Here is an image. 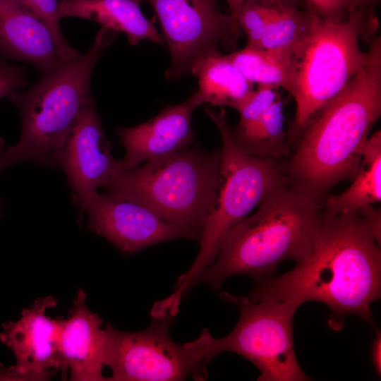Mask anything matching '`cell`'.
I'll use <instances>...</instances> for the list:
<instances>
[{
    "mask_svg": "<svg viewBox=\"0 0 381 381\" xmlns=\"http://www.w3.org/2000/svg\"><path fill=\"white\" fill-rule=\"evenodd\" d=\"M249 296L297 308L322 302L330 309L328 324L335 331L349 315L374 325L370 306L381 296L380 246L357 211L320 214L308 255L290 271L257 281Z\"/></svg>",
    "mask_w": 381,
    "mask_h": 381,
    "instance_id": "6da1fadb",
    "label": "cell"
},
{
    "mask_svg": "<svg viewBox=\"0 0 381 381\" xmlns=\"http://www.w3.org/2000/svg\"><path fill=\"white\" fill-rule=\"evenodd\" d=\"M381 115V38L344 89L309 122L292 157L296 190L315 197L357 174L369 133Z\"/></svg>",
    "mask_w": 381,
    "mask_h": 381,
    "instance_id": "7a4b0ae2",
    "label": "cell"
},
{
    "mask_svg": "<svg viewBox=\"0 0 381 381\" xmlns=\"http://www.w3.org/2000/svg\"><path fill=\"white\" fill-rule=\"evenodd\" d=\"M288 183L274 188L253 214L231 229L193 288L206 284L219 290L227 278L241 274L257 282L271 277L283 261L298 262L308 255L321 206L317 197L289 189Z\"/></svg>",
    "mask_w": 381,
    "mask_h": 381,
    "instance_id": "3957f363",
    "label": "cell"
},
{
    "mask_svg": "<svg viewBox=\"0 0 381 381\" xmlns=\"http://www.w3.org/2000/svg\"><path fill=\"white\" fill-rule=\"evenodd\" d=\"M117 32L102 27L90 48L73 60L44 72L32 85L7 98L18 109L19 140L6 148L10 166L34 162L55 167L54 157L66 140L80 111L92 97L91 76Z\"/></svg>",
    "mask_w": 381,
    "mask_h": 381,
    "instance_id": "277c9868",
    "label": "cell"
},
{
    "mask_svg": "<svg viewBox=\"0 0 381 381\" xmlns=\"http://www.w3.org/2000/svg\"><path fill=\"white\" fill-rule=\"evenodd\" d=\"M221 152L190 145L120 171L106 195L140 203L199 241L215 198Z\"/></svg>",
    "mask_w": 381,
    "mask_h": 381,
    "instance_id": "5b68a950",
    "label": "cell"
},
{
    "mask_svg": "<svg viewBox=\"0 0 381 381\" xmlns=\"http://www.w3.org/2000/svg\"><path fill=\"white\" fill-rule=\"evenodd\" d=\"M205 111L222 137L219 181L199 240L198 255L188 271L179 277L174 293L165 298L167 304L176 308L193 288L195 280L213 262L231 229L274 188L289 181L277 160L253 156L236 143L223 109L217 111L206 107Z\"/></svg>",
    "mask_w": 381,
    "mask_h": 381,
    "instance_id": "8992f818",
    "label": "cell"
},
{
    "mask_svg": "<svg viewBox=\"0 0 381 381\" xmlns=\"http://www.w3.org/2000/svg\"><path fill=\"white\" fill-rule=\"evenodd\" d=\"M309 32L291 57L288 92L296 102L291 135L301 132L318 111L358 73L366 57L359 37L366 14L358 8L346 18L326 19L308 8Z\"/></svg>",
    "mask_w": 381,
    "mask_h": 381,
    "instance_id": "52a82bcc",
    "label": "cell"
},
{
    "mask_svg": "<svg viewBox=\"0 0 381 381\" xmlns=\"http://www.w3.org/2000/svg\"><path fill=\"white\" fill-rule=\"evenodd\" d=\"M152 318L150 326L138 332L119 330L107 323L104 365L111 370L109 380H207L208 365L215 357L209 329H204L196 339L181 344L169 334L174 316Z\"/></svg>",
    "mask_w": 381,
    "mask_h": 381,
    "instance_id": "ba28073f",
    "label": "cell"
},
{
    "mask_svg": "<svg viewBox=\"0 0 381 381\" xmlns=\"http://www.w3.org/2000/svg\"><path fill=\"white\" fill-rule=\"evenodd\" d=\"M220 297L236 305L240 317L229 334L212 338L216 356L225 351L241 355L260 370V381L310 380L298 363L294 349L293 321L297 307L249 295L221 292Z\"/></svg>",
    "mask_w": 381,
    "mask_h": 381,
    "instance_id": "9c48e42d",
    "label": "cell"
},
{
    "mask_svg": "<svg viewBox=\"0 0 381 381\" xmlns=\"http://www.w3.org/2000/svg\"><path fill=\"white\" fill-rule=\"evenodd\" d=\"M147 2L159 22L170 54L165 76L175 80L191 73L194 65L221 47H235L240 28L218 0H138Z\"/></svg>",
    "mask_w": 381,
    "mask_h": 381,
    "instance_id": "30bf717a",
    "label": "cell"
},
{
    "mask_svg": "<svg viewBox=\"0 0 381 381\" xmlns=\"http://www.w3.org/2000/svg\"><path fill=\"white\" fill-rule=\"evenodd\" d=\"M54 162L55 167L64 171L82 212L97 188H105L121 171L119 160L112 155L93 98L80 111Z\"/></svg>",
    "mask_w": 381,
    "mask_h": 381,
    "instance_id": "8fae6325",
    "label": "cell"
},
{
    "mask_svg": "<svg viewBox=\"0 0 381 381\" xmlns=\"http://www.w3.org/2000/svg\"><path fill=\"white\" fill-rule=\"evenodd\" d=\"M53 296L39 298L23 310L17 321L2 325L0 340L14 353L16 364L0 366V380H47L57 371V344L63 319H51Z\"/></svg>",
    "mask_w": 381,
    "mask_h": 381,
    "instance_id": "7c38bea8",
    "label": "cell"
},
{
    "mask_svg": "<svg viewBox=\"0 0 381 381\" xmlns=\"http://www.w3.org/2000/svg\"><path fill=\"white\" fill-rule=\"evenodd\" d=\"M87 229L126 254L173 239L189 238L182 229L164 220L145 205L98 192L87 203Z\"/></svg>",
    "mask_w": 381,
    "mask_h": 381,
    "instance_id": "4fadbf2b",
    "label": "cell"
},
{
    "mask_svg": "<svg viewBox=\"0 0 381 381\" xmlns=\"http://www.w3.org/2000/svg\"><path fill=\"white\" fill-rule=\"evenodd\" d=\"M198 91L177 104H167L159 114L132 127H120L116 133L124 147L119 160L121 171L162 157L193 144L194 110L204 104Z\"/></svg>",
    "mask_w": 381,
    "mask_h": 381,
    "instance_id": "5bb4252c",
    "label": "cell"
},
{
    "mask_svg": "<svg viewBox=\"0 0 381 381\" xmlns=\"http://www.w3.org/2000/svg\"><path fill=\"white\" fill-rule=\"evenodd\" d=\"M86 294L79 289L73 308L63 320L57 344L56 368L71 380H109L102 374L105 349L103 320L85 304Z\"/></svg>",
    "mask_w": 381,
    "mask_h": 381,
    "instance_id": "9a60e30c",
    "label": "cell"
},
{
    "mask_svg": "<svg viewBox=\"0 0 381 381\" xmlns=\"http://www.w3.org/2000/svg\"><path fill=\"white\" fill-rule=\"evenodd\" d=\"M0 60L46 72L62 63L47 27L13 0H0Z\"/></svg>",
    "mask_w": 381,
    "mask_h": 381,
    "instance_id": "2e32d148",
    "label": "cell"
},
{
    "mask_svg": "<svg viewBox=\"0 0 381 381\" xmlns=\"http://www.w3.org/2000/svg\"><path fill=\"white\" fill-rule=\"evenodd\" d=\"M140 4L138 0H59L58 15L61 20L80 18L123 32L131 45L144 40L164 45L163 36L144 16Z\"/></svg>",
    "mask_w": 381,
    "mask_h": 381,
    "instance_id": "e0dca14e",
    "label": "cell"
},
{
    "mask_svg": "<svg viewBox=\"0 0 381 381\" xmlns=\"http://www.w3.org/2000/svg\"><path fill=\"white\" fill-rule=\"evenodd\" d=\"M198 92L205 104L229 107L238 111L255 91L248 80L220 52L210 54L193 66Z\"/></svg>",
    "mask_w": 381,
    "mask_h": 381,
    "instance_id": "ac0fdd59",
    "label": "cell"
},
{
    "mask_svg": "<svg viewBox=\"0 0 381 381\" xmlns=\"http://www.w3.org/2000/svg\"><path fill=\"white\" fill-rule=\"evenodd\" d=\"M381 200V132L368 137L362 151L359 170L351 186L342 193L326 200L327 213L356 212Z\"/></svg>",
    "mask_w": 381,
    "mask_h": 381,
    "instance_id": "d6986e66",
    "label": "cell"
},
{
    "mask_svg": "<svg viewBox=\"0 0 381 381\" xmlns=\"http://www.w3.org/2000/svg\"><path fill=\"white\" fill-rule=\"evenodd\" d=\"M309 10L283 3L274 4L260 48L290 60L292 54L306 37L310 26Z\"/></svg>",
    "mask_w": 381,
    "mask_h": 381,
    "instance_id": "ffe728a7",
    "label": "cell"
},
{
    "mask_svg": "<svg viewBox=\"0 0 381 381\" xmlns=\"http://www.w3.org/2000/svg\"><path fill=\"white\" fill-rule=\"evenodd\" d=\"M286 136L284 131V104L280 97L250 129L233 135L236 143L248 153L274 160L289 155Z\"/></svg>",
    "mask_w": 381,
    "mask_h": 381,
    "instance_id": "44dd1931",
    "label": "cell"
},
{
    "mask_svg": "<svg viewBox=\"0 0 381 381\" xmlns=\"http://www.w3.org/2000/svg\"><path fill=\"white\" fill-rule=\"evenodd\" d=\"M238 71L253 84L282 87L289 91L291 61L270 51L249 47L225 54Z\"/></svg>",
    "mask_w": 381,
    "mask_h": 381,
    "instance_id": "7402d4cb",
    "label": "cell"
},
{
    "mask_svg": "<svg viewBox=\"0 0 381 381\" xmlns=\"http://www.w3.org/2000/svg\"><path fill=\"white\" fill-rule=\"evenodd\" d=\"M277 2L282 1L248 0L231 12L240 29L246 35L248 46L260 48L267 24Z\"/></svg>",
    "mask_w": 381,
    "mask_h": 381,
    "instance_id": "603a6c76",
    "label": "cell"
},
{
    "mask_svg": "<svg viewBox=\"0 0 381 381\" xmlns=\"http://www.w3.org/2000/svg\"><path fill=\"white\" fill-rule=\"evenodd\" d=\"M42 21L52 34L60 56L64 61L78 58L80 53L72 47L63 35L58 15L59 0H13Z\"/></svg>",
    "mask_w": 381,
    "mask_h": 381,
    "instance_id": "cb8c5ba5",
    "label": "cell"
},
{
    "mask_svg": "<svg viewBox=\"0 0 381 381\" xmlns=\"http://www.w3.org/2000/svg\"><path fill=\"white\" fill-rule=\"evenodd\" d=\"M277 88L258 86L248 100L238 111L240 120L233 135L242 133L253 126L268 108L279 97Z\"/></svg>",
    "mask_w": 381,
    "mask_h": 381,
    "instance_id": "d4e9b609",
    "label": "cell"
},
{
    "mask_svg": "<svg viewBox=\"0 0 381 381\" xmlns=\"http://www.w3.org/2000/svg\"><path fill=\"white\" fill-rule=\"evenodd\" d=\"M25 70V66H14L8 61L0 60V99L28 87Z\"/></svg>",
    "mask_w": 381,
    "mask_h": 381,
    "instance_id": "484cf974",
    "label": "cell"
},
{
    "mask_svg": "<svg viewBox=\"0 0 381 381\" xmlns=\"http://www.w3.org/2000/svg\"><path fill=\"white\" fill-rule=\"evenodd\" d=\"M308 8L326 19L341 20L346 12L354 10L352 0H306Z\"/></svg>",
    "mask_w": 381,
    "mask_h": 381,
    "instance_id": "4316f807",
    "label": "cell"
},
{
    "mask_svg": "<svg viewBox=\"0 0 381 381\" xmlns=\"http://www.w3.org/2000/svg\"><path fill=\"white\" fill-rule=\"evenodd\" d=\"M358 213L364 217L369 224L375 238L380 246L381 241V212L380 209H377L372 205L363 207L358 210Z\"/></svg>",
    "mask_w": 381,
    "mask_h": 381,
    "instance_id": "83f0119b",
    "label": "cell"
},
{
    "mask_svg": "<svg viewBox=\"0 0 381 381\" xmlns=\"http://www.w3.org/2000/svg\"><path fill=\"white\" fill-rule=\"evenodd\" d=\"M376 333L371 346V361L377 376L381 375V332L375 329Z\"/></svg>",
    "mask_w": 381,
    "mask_h": 381,
    "instance_id": "f1b7e54d",
    "label": "cell"
},
{
    "mask_svg": "<svg viewBox=\"0 0 381 381\" xmlns=\"http://www.w3.org/2000/svg\"><path fill=\"white\" fill-rule=\"evenodd\" d=\"M10 164L8 162L6 154V148L4 147V140L0 138V174L5 169L8 167H10ZM3 204L2 201L0 198V217L1 215V211H2Z\"/></svg>",
    "mask_w": 381,
    "mask_h": 381,
    "instance_id": "f546056e",
    "label": "cell"
},
{
    "mask_svg": "<svg viewBox=\"0 0 381 381\" xmlns=\"http://www.w3.org/2000/svg\"><path fill=\"white\" fill-rule=\"evenodd\" d=\"M228 4L231 12L235 10L238 6L248 0H224ZM284 3H286L295 6H298V0H276Z\"/></svg>",
    "mask_w": 381,
    "mask_h": 381,
    "instance_id": "4dcf8cb0",
    "label": "cell"
},
{
    "mask_svg": "<svg viewBox=\"0 0 381 381\" xmlns=\"http://www.w3.org/2000/svg\"><path fill=\"white\" fill-rule=\"evenodd\" d=\"M372 0H352L353 8V9L362 8V6L367 5Z\"/></svg>",
    "mask_w": 381,
    "mask_h": 381,
    "instance_id": "1f68e13d",
    "label": "cell"
}]
</instances>
